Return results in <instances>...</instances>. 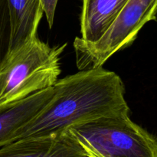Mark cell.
<instances>
[{"mask_svg":"<svg viewBox=\"0 0 157 157\" xmlns=\"http://www.w3.org/2000/svg\"><path fill=\"white\" fill-rule=\"evenodd\" d=\"M52 99L15 133L14 141L58 134L103 117L130 115L121 77L103 67L58 80Z\"/></svg>","mask_w":157,"mask_h":157,"instance_id":"cell-1","label":"cell"},{"mask_svg":"<svg viewBox=\"0 0 157 157\" xmlns=\"http://www.w3.org/2000/svg\"><path fill=\"white\" fill-rule=\"evenodd\" d=\"M67 44L50 46L36 35L9 51L0 63V107L53 87Z\"/></svg>","mask_w":157,"mask_h":157,"instance_id":"cell-2","label":"cell"},{"mask_svg":"<svg viewBox=\"0 0 157 157\" xmlns=\"http://www.w3.org/2000/svg\"><path fill=\"white\" fill-rule=\"evenodd\" d=\"M67 131L87 157H157V136L130 115L103 117Z\"/></svg>","mask_w":157,"mask_h":157,"instance_id":"cell-3","label":"cell"},{"mask_svg":"<svg viewBox=\"0 0 157 157\" xmlns=\"http://www.w3.org/2000/svg\"><path fill=\"white\" fill-rule=\"evenodd\" d=\"M157 0H128L121 13L101 39L86 42L77 37L73 43L79 71L103 67L121 50L134 42L142 28L156 19Z\"/></svg>","mask_w":157,"mask_h":157,"instance_id":"cell-4","label":"cell"},{"mask_svg":"<svg viewBox=\"0 0 157 157\" xmlns=\"http://www.w3.org/2000/svg\"><path fill=\"white\" fill-rule=\"evenodd\" d=\"M0 157H87L67 130L43 137L16 140L0 147Z\"/></svg>","mask_w":157,"mask_h":157,"instance_id":"cell-5","label":"cell"},{"mask_svg":"<svg viewBox=\"0 0 157 157\" xmlns=\"http://www.w3.org/2000/svg\"><path fill=\"white\" fill-rule=\"evenodd\" d=\"M53 94V87H49L0 107V147L13 142L17 130L41 111Z\"/></svg>","mask_w":157,"mask_h":157,"instance_id":"cell-6","label":"cell"},{"mask_svg":"<svg viewBox=\"0 0 157 157\" xmlns=\"http://www.w3.org/2000/svg\"><path fill=\"white\" fill-rule=\"evenodd\" d=\"M128 0H82L81 38L94 43L101 39Z\"/></svg>","mask_w":157,"mask_h":157,"instance_id":"cell-7","label":"cell"},{"mask_svg":"<svg viewBox=\"0 0 157 157\" xmlns=\"http://www.w3.org/2000/svg\"><path fill=\"white\" fill-rule=\"evenodd\" d=\"M7 5L10 51L38 35V28L44 10L40 0H7Z\"/></svg>","mask_w":157,"mask_h":157,"instance_id":"cell-8","label":"cell"},{"mask_svg":"<svg viewBox=\"0 0 157 157\" xmlns=\"http://www.w3.org/2000/svg\"><path fill=\"white\" fill-rule=\"evenodd\" d=\"M10 26L7 0H0V63L9 49Z\"/></svg>","mask_w":157,"mask_h":157,"instance_id":"cell-9","label":"cell"},{"mask_svg":"<svg viewBox=\"0 0 157 157\" xmlns=\"http://www.w3.org/2000/svg\"><path fill=\"white\" fill-rule=\"evenodd\" d=\"M40 1L44 10V13L45 14L49 28L52 29L54 25L55 10L58 0H40Z\"/></svg>","mask_w":157,"mask_h":157,"instance_id":"cell-10","label":"cell"}]
</instances>
